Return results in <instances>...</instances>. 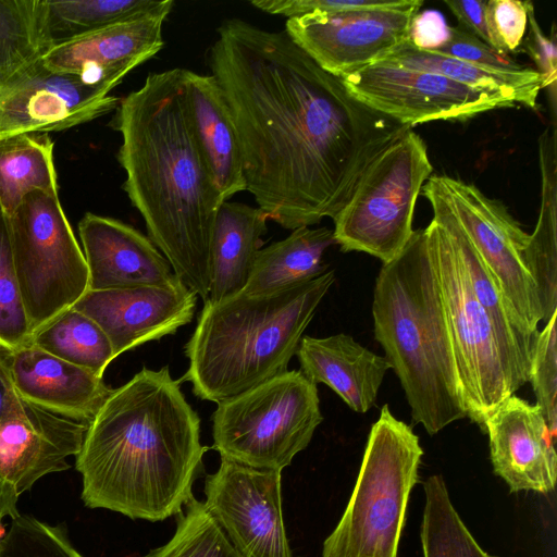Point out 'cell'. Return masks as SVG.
I'll list each match as a JSON object with an SVG mask.
<instances>
[{
  "label": "cell",
  "instance_id": "obj_5",
  "mask_svg": "<svg viewBox=\"0 0 557 557\" xmlns=\"http://www.w3.org/2000/svg\"><path fill=\"white\" fill-rule=\"evenodd\" d=\"M334 282L331 270L273 293L205 300L184 347L189 366L181 381L198 398L218 404L286 372Z\"/></svg>",
  "mask_w": 557,
  "mask_h": 557
},
{
  "label": "cell",
  "instance_id": "obj_19",
  "mask_svg": "<svg viewBox=\"0 0 557 557\" xmlns=\"http://www.w3.org/2000/svg\"><path fill=\"white\" fill-rule=\"evenodd\" d=\"M494 472L510 492L548 493L557 479L556 437L541 409L512 395L485 420Z\"/></svg>",
  "mask_w": 557,
  "mask_h": 557
},
{
  "label": "cell",
  "instance_id": "obj_38",
  "mask_svg": "<svg viewBox=\"0 0 557 557\" xmlns=\"http://www.w3.org/2000/svg\"><path fill=\"white\" fill-rule=\"evenodd\" d=\"M531 4L530 1L517 0L486 1L485 18L494 50L509 54L521 46Z\"/></svg>",
  "mask_w": 557,
  "mask_h": 557
},
{
  "label": "cell",
  "instance_id": "obj_20",
  "mask_svg": "<svg viewBox=\"0 0 557 557\" xmlns=\"http://www.w3.org/2000/svg\"><path fill=\"white\" fill-rule=\"evenodd\" d=\"M78 233L88 268V290L182 283L151 239L129 224L87 212Z\"/></svg>",
  "mask_w": 557,
  "mask_h": 557
},
{
  "label": "cell",
  "instance_id": "obj_14",
  "mask_svg": "<svg viewBox=\"0 0 557 557\" xmlns=\"http://www.w3.org/2000/svg\"><path fill=\"white\" fill-rule=\"evenodd\" d=\"M282 471L221 457L205 481V507L238 557H292L282 510Z\"/></svg>",
  "mask_w": 557,
  "mask_h": 557
},
{
  "label": "cell",
  "instance_id": "obj_32",
  "mask_svg": "<svg viewBox=\"0 0 557 557\" xmlns=\"http://www.w3.org/2000/svg\"><path fill=\"white\" fill-rule=\"evenodd\" d=\"M173 5L172 0H48V27L55 45Z\"/></svg>",
  "mask_w": 557,
  "mask_h": 557
},
{
  "label": "cell",
  "instance_id": "obj_39",
  "mask_svg": "<svg viewBox=\"0 0 557 557\" xmlns=\"http://www.w3.org/2000/svg\"><path fill=\"white\" fill-rule=\"evenodd\" d=\"M436 52L502 72H513L525 67L511 59L509 54L497 52L460 26H449L448 38Z\"/></svg>",
  "mask_w": 557,
  "mask_h": 557
},
{
  "label": "cell",
  "instance_id": "obj_9",
  "mask_svg": "<svg viewBox=\"0 0 557 557\" xmlns=\"http://www.w3.org/2000/svg\"><path fill=\"white\" fill-rule=\"evenodd\" d=\"M424 140L412 128L379 153L360 175L334 220L343 251H361L386 264L410 240L416 202L432 175Z\"/></svg>",
  "mask_w": 557,
  "mask_h": 557
},
{
  "label": "cell",
  "instance_id": "obj_2",
  "mask_svg": "<svg viewBox=\"0 0 557 557\" xmlns=\"http://www.w3.org/2000/svg\"><path fill=\"white\" fill-rule=\"evenodd\" d=\"M110 126L122 136L123 188L148 237L182 283L207 300L211 237L224 201L194 135L183 69L148 74L121 98Z\"/></svg>",
  "mask_w": 557,
  "mask_h": 557
},
{
  "label": "cell",
  "instance_id": "obj_7",
  "mask_svg": "<svg viewBox=\"0 0 557 557\" xmlns=\"http://www.w3.org/2000/svg\"><path fill=\"white\" fill-rule=\"evenodd\" d=\"M423 230L438 278L467 417L483 428L487 417L527 381L473 295L447 231L435 219Z\"/></svg>",
  "mask_w": 557,
  "mask_h": 557
},
{
  "label": "cell",
  "instance_id": "obj_8",
  "mask_svg": "<svg viewBox=\"0 0 557 557\" xmlns=\"http://www.w3.org/2000/svg\"><path fill=\"white\" fill-rule=\"evenodd\" d=\"M318 388L299 370L218 403L213 448L221 457L282 471L310 443L322 422Z\"/></svg>",
  "mask_w": 557,
  "mask_h": 557
},
{
  "label": "cell",
  "instance_id": "obj_45",
  "mask_svg": "<svg viewBox=\"0 0 557 557\" xmlns=\"http://www.w3.org/2000/svg\"><path fill=\"white\" fill-rule=\"evenodd\" d=\"M3 529H0V545H1V541H2V537H3Z\"/></svg>",
  "mask_w": 557,
  "mask_h": 557
},
{
  "label": "cell",
  "instance_id": "obj_22",
  "mask_svg": "<svg viewBox=\"0 0 557 557\" xmlns=\"http://www.w3.org/2000/svg\"><path fill=\"white\" fill-rule=\"evenodd\" d=\"M296 356L301 373L309 381L327 385L358 413L373 407L384 376L392 369L385 356L376 355L344 333L302 336Z\"/></svg>",
  "mask_w": 557,
  "mask_h": 557
},
{
  "label": "cell",
  "instance_id": "obj_26",
  "mask_svg": "<svg viewBox=\"0 0 557 557\" xmlns=\"http://www.w3.org/2000/svg\"><path fill=\"white\" fill-rule=\"evenodd\" d=\"M373 64L437 74L531 109L535 108L543 89V78L532 67L513 72L485 69L444 53L417 48L408 39Z\"/></svg>",
  "mask_w": 557,
  "mask_h": 557
},
{
  "label": "cell",
  "instance_id": "obj_24",
  "mask_svg": "<svg viewBox=\"0 0 557 557\" xmlns=\"http://www.w3.org/2000/svg\"><path fill=\"white\" fill-rule=\"evenodd\" d=\"M433 219L447 231L462 262L473 295L491 317L503 346L522 377L529 382L531 361L539 334L527 329L506 299L502 287L462 231L454 213L429 183L421 188Z\"/></svg>",
  "mask_w": 557,
  "mask_h": 557
},
{
  "label": "cell",
  "instance_id": "obj_11",
  "mask_svg": "<svg viewBox=\"0 0 557 557\" xmlns=\"http://www.w3.org/2000/svg\"><path fill=\"white\" fill-rule=\"evenodd\" d=\"M2 374L5 392L0 411L1 523L7 517L14 519L20 515V496L39 479L71 467L66 459L78 454L89 425L22 398L3 371Z\"/></svg>",
  "mask_w": 557,
  "mask_h": 557
},
{
  "label": "cell",
  "instance_id": "obj_6",
  "mask_svg": "<svg viewBox=\"0 0 557 557\" xmlns=\"http://www.w3.org/2000/svg\"><path fill=\"white\" fill-rule=\"evenodd\" d=\"M422 455L412 429L384 405L371 426L350 499L323 544L322 557H397Z\"/></svg>",
  "mask_w": 557,
  "mask_h": 557
},
{
  "label": "cell",
  "instance_id": "obj_23",
  "mask_svg": "<svg viewBox=\"0 0 557 557\" xmlns=\"http://www.w3.org/2000/svg\"><path fill=\"white\" fill-rule=\"evenodd\" d=\"M194 135L223 201L246 190L240 143L222 89L212 75L183 69Z\"/></svg>",
  "mask_w": 557,
  "mask_h": 557
},
{
  "label": "cell",
  "instance_id": "obj_3",
  "mask_svg": "<svg viewBox=\"0 0 557 557\" xmlns=\"http://www.w3.org/2000/svg\"><path fill=\"white\" fill-rule=\"evenodd\" d=\"M180 382L144 367L109 395L75 456L86 507L153 522L183 511L208 447Z\"/></svg>",
  "mask_w": 557,
  "mask_h": 557
},
{
  "label": "cell",
  "instance_id": "obj_12",
  "mask_svg": "<svg viewBox=\"0 0 557 557\" xmlns=\"http://www.w3.org/2000/svg\"><path fill=\"white\" fill-rule=\"evenodd\" d=\"M426 182L445 200L517 315L539 334L541 305L523 261L529 234L502 201L487 197L474 184L446 174H433Z\"/></svg>",
  "mask_w": 557,
  "mask_h": 557
},
{
  "label": "cell",
  "instance_id": "obj_28",
  "mask_svg": "<svg viewBox=\"0 0 557 557\" xmlns=\"http://www.w3.org/2000/svg\"><path fill=\"white\" fill-rule=\"evenodd\" d=\"M336 244L327 227L302 226L284 239L261 248L244 288L246 294H268L312 281L326 272L322 258Z\"/></svg>",
  "mask_w": 557,
  "mask_h": 557
},
{
  "label": "cell",
  "instance_id": "obj_1",
  "mask_svg": "<svg viewBox=\"0 0 557 557\" xmlns=\"http://www.w3.org/2000/svg\"><path fill=\"white\" fill-rule=\"evenodd\" d=\"M246 190L284 228L334 219L370 162L412 128L355 99L283 32L224 21L211 47Z\"/></svg>",
  "mask_w": 557,
  "mask_h": 557
},
{
  "label": "cell",
  "instance_id": "obj_31",
  "mask_svg": "<svg viewBox=\"0 0 557 557\" xmlns=\"http://www.w3.org/2000/svg\"><path fill=\"white\" fill-rule=\"evenodd\" d=\"M30 343L98 376H102L108 364L116 358L102 329L73 307L36 330Z\"/></svg>",
  "mask_w": 557,
  "mask_h": 557
},
{
  "label": "cell",
  "instance_id": "obj_36",
  "mask_svg": "<svg viewBox=\"0 0 557 557\" xmlns=\"http://www.w3.org/2000/svg\"><path fill=\"white\" fill-rule=\"evenodd\" d=\"M555 312L544 329L539 332L531 361L530 377L536 399V406L550 433L557 432V333Z\"/></svg>",
  "mask_w": 557,
  "mask_h": 557
},
{
  "label": "cell",
  "instance_id": "obj_17",
  "mask_svg": "<svg viewBox=\"0 0 557 557\" xmlns=\"http://www.w3.org/2000/svg\"><path fill=\"white\" fill-rule=\"evenodd\" d=\"M197 294L185 284L87 290L73 306L108 336L115 357L189 323Z\"/></svg>",
  "mask_w": 557,
  "mask_h": 557
},
{
  "label": "cell",
  "instance_id": "obj_35",
  "mask_svg": "<svg viewBox=\"0 0 557 557\" xmlns=\"http://www.w3.org/2000/svg\"><path fill=\"white\" fill-rule=\"evenodd\" d=\"M30 337L12 257L8 219L0 208V346L14 349L29 343Z\"/></svg>",
  "mask_w": 557,
  "mask_h": 557
},
{
  "label": "cell",
  "instance_id": "obj_44",
  "mask_svg": "<svg viewBox=\"0 0 557 557\" xmlns=\"http://www.w3.org/2000/svg\"><path fill=\"white\" fill-rule=\"evenodd\" d=\"M4 392H5V383H4L2 371L0 369V411L2 408V404H3ZM0 529H3V525L1 522H0Z\"/></svg>",
  "mask_w": 557,
  "mask_h": 557
},
{
  "label": "cell",
  "instance_id": "obj_15",
  "mask_svg": "<svg viewBox=\"0 0 557 557\" xmlns=\"http://www.w3.org/2000/svg\"><path fill=\"white\" fill-rule=\"evenodd\" d=\"M342 81L355 99L410 127L438 120L465 121L516 106L502 96L437 74L381 64H371Z\"/></svg>",
  "mask_w": 557,
  "mask_h": 557
},
{
  "label": "cell",
  "instance_id": "obj_37",
  "mask_svg": "<svg viewBox=\"0 0 557 557\" xmlns=\"http://www.w3.org/2000/svg\"><path fill=\"white\" fill-rule=\"evenodd\" d=\"M7 534L34 557H84L71 542L64 523L52 525L18 515L12 519Z\"/></svg>",
  "mask_w": 557,
  "mask_h": 557
},
{
  "label": "cell",
  "instance_id": "obj_10",
  "mask_svg": "<svg viewBox=\"0 0 557 557\" xmlns=\"http://www.w3.org/2000/svg\"><path fill=\"white\" fill-rule=\"evenodd\" d=\"M7 219L33 335L88 290V268L58 194L30 193Z\"/></svg>",
  "mask_w": 557,
  "mask_h": 557
},
{
  "label": "cell",
  "instance_id": "obj_43",
  "mask_svg": "<svg viewBox=\"0 0 557 557\" xmlns=\"http://www.w3.org/2000/svg\"><path fill=\"white\" fill-rule=\"evenodd\" d=\"M444 3L456 16L458 26L492 47L485 18V0H444Z\"/></svg>",
  "mask_w": 557,
  "mask_h": 557
},
{
  "label": "cell",
  "instance_id": "obj_30",
  "mask_svg": "<svg viewBox=\"0 0 557 557\" xmlns=\"http://www.w3.org/2000/svg\"><path fill=\"white\" fill-rule=\"evenodd\" d=\"M34 191L58 194L53 141L45 133L0 138V208L10 216Z\"/></svg>",
  "mask_w": 557,
  "mask_h": 557
},
{
  "label": "cell",
  "instance_id": "obj_29",
  "mask_svg": "<svg viewBox=\"0 0 557 557\" xmlns=\"http://www.w3.org/2000/svg\"><path fill=\"white\" fill-rule=\"evenodd\" d=\"M52 46L48 0H0V91L32 74Z\"/></svg>",
  "mask_w": 557,
  "mask_h": 557
},
{
  "label": "cell",
  "instance_id": "obj_33",
  "mask_svg": "<svg viewBox=\"0 0 557 557\" xmlns=\"http://www.w3.org/2000/svg\"><path fill=\"white\" fill-rule=\"evenodd\" d=\"M423 490L425 503L420 532L423 557H495L481 548L465 525L441 475L430 476Z\"/></svg>",
  "mask_w": 557,
  "mask_h": 557
},
{
  "label": "cell",
  "instance_id": "obj_13",
  "mask_svg": "<svg viewBox=\"0 0 557 557\" xmlns=\"http://www.w3.org/2000/svg\"><path fill=\"white\" fill-rule=\"evenodd\" d=\"M422 5V0H404L392 8L314 11L287 18L285 32L322 70L342 79L408 39Z\"/></svg>",
  "mask_w": 557,
  "mask_h": 557
},
{
  "label": "cell",
  "instance_id": "obj_27",
  "mask_svg": "<svg viewBox=\"0 0 557 557\" xmlns=\"http://www.w3.org/2000/svg\"><path fill=\"white\" fill-rule=\"evenodd\" d=\"M557 131L553 123L539 137L541 209L535 228L523 251L547 322L557 312Z\"/></svg>",
  "mask_w": 557,
  "mask_h": 557
},
{
  "label": "cell",
  "instance_id": "obj_21",
  "mask_svg": "<svg viewBox=\"0 0 557 557\" xmlns=\"http://www.w3.org/2000/svg\"><path fill=\"white\" fill-rule=\"evenodd\" d=\"M0 368L22 398L89 423L113 391L102 376L30 342L14 349L0 346Z\"/></svg>",
  "mask_w": 557,
  "mask_h": 557
},
{
  "label": "cell",
  "instance_id": "obj_40",
  "mask_svg": "<svg viewBox=\"0 0 557 557\" xmlns=\"http://www.w3.org/2000/svg\"><path fill=\"white\" fill-rule=\"evenodd\" d=\"M404 0H253L251 4L270 14L288 18L310 12H339L382 9L399 5Z\"/></svg>",
  "mask_w": 557,
  "mask_h": 557
},
{
  "label": "cell",
  "instance_id": "obj_34",
  "mask_svg": "<svg viewBox=\"0 0 557 557\" xmlns=\"http://www.w3.org/2000/svg\"><path fill=\"white\" fill-rule=\"evenodd\" d=\"M185 508L172 539L145 557H238L203 503L193 496Z\"/></svg>",
  "mask_w": 557,
  "mask_h": 557
},
{
  "label": "cell",
  "instance_id": "obj_42",
  "mask_svg": "<svg viewBox=\"0 0 557 557\" xmlns=\"http://www.w3.org/2000/svg\"><path fill=\"white\" fill-rule=\"evenodd\" d=\"M448 28L449 25L440 12L426 10L413 16L408 40L417 48L436 51L446 42Z\"/></svg>",
  "mask_w": 557,
  "mask_h": 557
},
{
  "label": "cell",
  "instance_id": "obj_18",
  "mask_svg": "<svg viewBox=\"0 0 557 557\" xmlns=\"http://www.w3.org/2000/svg\"><path fill=\"white\" fill-rule=\"evenodd\" d=\"M171 11L116 23L55 44L44 57V65L111 91L131 71L163 48L162 27Z\"/></svg>",
  "mask_w": 557,
  "mask_h": 557
},
{
  "label": "cell",
  "instance_id": "obj_16",
  "mask_svg": "<svg viewBox=\"0 0 557 557\" xmlns=\"http://www.w3.org/2000/svg\"><path fill=\"white\" fill-rule=\"evenodd\" d=\"M121 98L44 62L25 79L0 91V138L61 132L115 111Z\"/></svg>",
  "mask_w": 557,
  "mask_h": 557
},
{
  "label": "cell",
  "instance_id": "obj_4",
  "mask_svg": "<svg viewBox=\"0 0 557 557\" xmlns=\"http://www.w3.org/2000/svg\"><path fill=\"white\" fill-rule=\"evenodd\" d=\"M374 336L430 435L467 417L438 278L424 230L383 264L372 301Z\"/></svg>",
  "mask_w": 557,
  "mask_h": 557
},
{
  "label": "cell",
  "instance_id": "obj_25",
  "mask_svg": "<svg viewBox=\"0 0 557 557\" xmlns=\"http://www.w3.org/2000/svg\"><path fill=\"white\" fill-rule=\"evenodd\" d=\"M267 221L259 208L230 200L220 206L210 244V301L244 290L263 245Z\"/></svg>",
  "mask_w": 557,
  "mask_h": 557
},
{
  "label": "cell",
  "instance_id": "obj_41",
  "mask_svg": "<svg viewBox=\"0 0 557 557\" xmlns=\"http://www.w3.org/2000/svg\"><path fill=\"white\" fill-rule=\"evenodd\" d=\"M528 34L521 45L535 64V71L543 78V88H548L550 97L556 100L557 81V44L555 25L552 27V35L548 37L537 23L533 3L528 11Z\"/></svg>",
  "mask_w": 557,
  "mask_h": 557
}]
</instances>
